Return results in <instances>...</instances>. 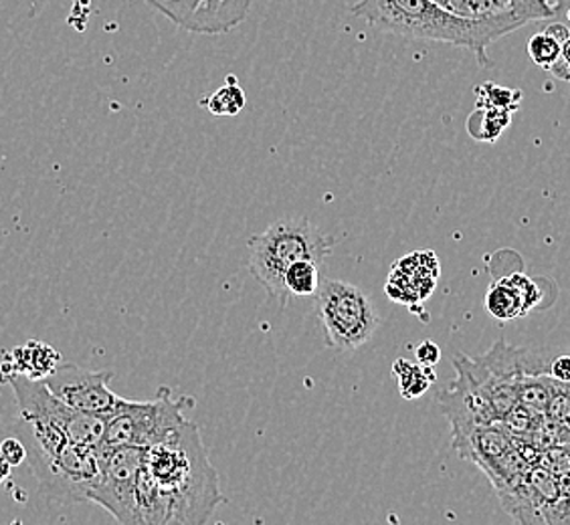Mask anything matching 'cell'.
Masks as SVG:
<instances>
[{
	"mask_svg": "<svg viewBox=\"0 0 570 525\" xmlns=\"http://www.w3.org/2000/svg\"><path fill=\"white\" fill-rule=\"evenodd\" d=\"M146 469L165 497V525H205L223 502L219 475L195 423L187 420L175 435L146 449Z\"/></svg>",
	"mask_w": 570,
	"mask_h": 525,
	"instance_id": "1",
	"label": "cell"
},
{
	"mask_svg": "<svg viewBox=\"0 0 570 525\" xmlns=\"http://www.w3.org/2000/svg\"><path fill=\"white\" fill-rule=\"evenodd\" d=\"M351 12L383 33L468 49L482 67L492 66L488 57L490 44L514 33L504 22L458 17L443 9L438 0H358L352 4Z\"/></svg>",
	"mask_w": 570,
	"mask_h": 525,
	"instance_id": "2",
	"label": "cell"
},
{
	"mask_svg": "<svg viewBox=\"0 0 570 525\" xmlns=\"http://www.w3.org/2000/svg\"><path fill=\"white\" fill-rule=\"evenodd\" d=\"M24 425L33 440L27 457L47 497L63 504L89 502L101 477L99 449L77 445L43 420H27Z\"/></svg>",
	"mask_w": 570,
	"mask_h": 525,
	"instance_id": "3",
	"label": "cell"
},
{
	"mask_svg": "<svg viewBox=\"0 0 570 525\" xmlns=\"http://www.w3.org/2000/svg\"><path fill=\"white\" fill-rule=\"evenodd\" d=\"M332 249L334 239L306 217H284L249 239V267L265 291L285 306L289 299L284 285L287 267L302 259L324 265Z\"/></svg>",
	"mask_w": 570,
	"mask_h": 525,
	"instance_id": "4",
	"label": "cell"
},
{
	"mask_svg": "<svg viewBox=\"0 0 570 525\" xmlns=\"http://www.w3.org/2000/svg\"><path fill=\"white\" fill-rule=\"evenodd\" d=\"M316 296L320 321L326 331L330 348L358 350L381 328V316L373 299L358 285L341 279H322Z\"/></svg>",
	"mask_w": 570,
	"mask_h": 525,
	"instance_id": "5",
	"label": "cell"
},
{
	"mask_svg": "<svg viewBox=\"0 0 570 525\" xmlns=\"http://www.w3.org/2000/svg\"><path fill=\"white\" fill-rule=\"evenodd\" d=\"M188 398L173 400L170 390L163 386L150 403H132L121 398L118 408L106 418L108 447H140L150 449L154 445L173 437L187 423L183 410Z\"/></svg>",
	"mask_w": 570,
	"mask_h": 525,
	"instance_id": "6",
	"label": "cell"
},
{
	"mask_svg": "<svg viewBox=\"0 0 570 525\" xmlns=\"http://www.w3.org/2000/svg\"><path fill=\"white\" fill-rule=\"evenodd\" d=\"M9 384L19 406V415L24 423L43 420L59 428L69 440L91 449H101L106 445L104 416L88 415L67 406L49 393V388L41 380H35L24 374H12L9 376Z\"/></svg>",
	"mask_w": 570,
	"mask_h": 525,
	"instance_id": "7",
	"label": "cell"
},
{
	"mask_svg": "<svg viewBox=\"0 0 570 525\" xmlns=\"http://www.w3.org/2000/svg\"><path fill=\"white\" fill-rule=\"evenodd\" d=\"M146 449L140 447H108L99 449L101 477L89 502L101 505L121 525H140L138 515V482Z\"/></svg>",
	"mask_w": 570,
	"mask_h": 525,
	"instance_id": "8",
	"label": "cell"
},
{
	"mask_svg": "<svg viewBox=\"0 0 570 525\" xmlns=\"http://www.w3.org/2000/svg\"><path fill=\"white\" fill-rule=\"evenodd\" d=\"M111 378V373H91L71 361H61L41 383L67 406L108 418L121 400L110 388Z\"/></svg>",
	"mask_w": 570,
	"mask_h": 525,
	"instance_id": "9",
	"label": "cell"
},
{
	"mask_svg": "<svg viewBox=\"0 0 570 525\" xmlns=\"http://www.w3.org/2000/svg\"><path fill=\"white\" fill-rule=\"evenodd\" d=\"M176 27L197 34H225L252 12L253 0H144Z\"/></svg>",
	"mask_w": 570,
	"mask_h": 525,
	"instance_id": "10",
	"label": "cell"
},
{
	"mask_svg": "<svg viewBox=\"0 0 570 525\" xmlns=\"http://www.w3.org/2000/svg\"><path fill=\"white\" fill-rule=\"evenodd\" d=\"M443 9L472 21L504 22L514 31L528 22L557 19V0H438Z\"/></svg>",
	"mask_w": 570,
	"mask_h": 525,
	"instance_id": "11",
	"label": "cell"
},
{
	"mask_svg": "<svg viewBox=\"0 0 570 525\" xmlns=\"http://www.w3.org/2000/svg\"><path fill=\"white\" fill-rule=\"evenodd\" d=\"M544 297V289H540L538 281L528 275H504L488 287L485 309L498 321H512L547 304Z\"/></svg>",
	"mask_w": 570,
	"mask_h": 525,
	"instance_id": "12",
	"label": "cell"
},
{
	"mask_svg": "<svg viewBox=\"0 0 570 525\" xmlns=\"http://www.w3.org/2000/svg\"><path fill=\"white\" fill-rule=\"evenodd\" d=\"M570 37V27L562 21L550 22L549 27L540 33L528 39V57L534 66L547 69L559 61L562 44Z\"/></svg>",
	"mask_w": 570,
	"mask_h": 525,
	"instance_id": "13",
	"label": "cell"
},
{
	"mask_svg": "<svg viewBox=\"0 0 570 525\" xmlns=\"http://www.w3.org/2000/svg\"><path fill=\"white\" fill-rule=\"evenodd\" d=\"M512 118L514 113L475 106L472 116L465 121V128L475 142L495 143L512 123Z\"/></svg>",
	"mask_w": 570,
	"mask_h": 525,
	"instance_id": "14",
	"label": "cell"
},
{
	"mask_svg": "<svg viewBox=\"0 0 570 525\" xmlns=\"http://www.w3.org/2000/svg\"><path fill=\"white\" fill-rule=\"evenodd\" d=\"M393 376H395L399 393L406 400H415L428 393L431 384L435 383V374L433 368H425L421 364L399 358L393 364Z\"/></svg>",
	"mask_w": 570,
	"mask_h": 525,
	"instance_id": "15",
	"label": "cell"
},
{
	"mask_svg": "<svg viewBox=\"0 0 570 525\" xmlns=\"http://www.w3.org/2000/svg\"><path fill=\"white\" fill-rule=\"evenodd\" d=\"M320 267L316 261L302 259L287 267L284 275V285L287 296L307 297L318 294L322 277H320Z\"/></svg>",
	"mask_w": 570,
	"mask_h": 525,
	"instance_id": "16",
	"label": "cell"
},
{
	"mask_svg": "<svg viewBox=\"0 0 570 525\" xmlns=\"http://www.w3.org/2000/svg\"><path fill=\"white\" fill-rule=\"evenodd\" d=\"M245 101L247 99H245V91L239 86V79L229 76L225 86L203 99L200 106L207 108L213 116H237L245 108Z\"/></svg>",
	"mask_w": 570,
	"mask_h": 525,
	"instance_id": "17",
	"label": "cell"
},
{
	"mask_svg": "<svg viewBox=\"0 0 570 525\" xmlns=\"http://www.w3.org/2000/svg\"><path fill=\"white\" fill-rule=\"evenodd\" d=\"M552 383L554 380L549 376H522L520 386H518V403L534 410L538 415L547 416Z\"/></svg>",
	"mask_w": 570,
	"mask_h": 525,
	"instance_id": "18",
	"label": "cell"
},
{
	"mask_svg": "<svg viewBox=\"0 0 570 525\" xmlns=\"http://www.w3.org/2000/svg\"><path fill=\"white\" fill-rule=\"evenodd\" d=\"M478 108H492V110L508 111L515 113L522 103V91L520 89L504 88L498 83H482L475 88Z\"/></svg>",
	"mask_w": 570,
	"mask_h": 525,
	"instance_id": "19",
	"label": "cell"
},
{
	"mask_svg": "<svg viewBox=\"0 0 570 525\" xmlns=\"http://www.w3.org/2000/svg\"><path fill=\"white\" fill-rule=\"evenodd\" d=\"M544 376H549L557 383L570 384V351L559 354V356H550Z\"/></svg>",
	"mask_w": 570,
	"mask_h": 525,
	"instance_id": "20",
	"label": "cell"
},
{
	"mask_svg": "<svg viewBox=\"0 0 570 525\" xmlns=\"http://www.w3.org/2000/svg\"><path fill=\"white\" fill-rule=\"evenodd\" d=\"M0 457L14 467V465H21V460H24L27 449L22 447L21 440L7 438V440L0 445Z\"/></svg>",
	"mask_w": 570,
	"mask_h": 525,
	"instance_id": "21",
	"label": "cell"
},
{
	"mask_svg": "<svg viewBox=\"0 0 570 525\" xmlns=\"http://www.w3.org/2000/svg\"><path fill=\"white\" fill-rule=\"evenodd\" d=\"M549 73L554 79H560V81H564L567 86H570V37L562 44L559 61L550 67Z\"/></svg>",
	"mask_w": 570,
	"mask_h": 525,
	"instance_id": "22",
	"label": "cell"
},
{
	"mask_svg": "<svg viewBox=\"0 0 570 525\" xmlns=\"http://www.w3.org/2000/svg\"><path fill=\"white\" fill-rule=\"evenodd\" d=\"M415 356H417V361L421 366H425V368H433V366L441 360V350H439V346L435 341L425 339V341L419 346L417 351H415Z\"/></svg>",
	"mask_w": 570,
	"mask_h": 525,
	"instance_id": "23",
	"label": "cell"
},
{
	"mask_svg": "<svg viewBox=\"0 0 570 525\" xmlns=\"http://www.w3.org/2000/svg\"><path fill=\"white\" fill-rule=\"evenodd\" d=\"M557 19L570 24V0H557Z\"/></svg>",
	"mask_w": 570,
	"mask_h": 525,
	"instance_id": "24",
	"label": "cell"
}]
</instances>
